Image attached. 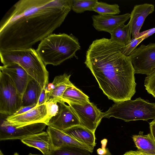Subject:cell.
<instances>
[{
  "label": "cell",
  "instance_id": "cell-1",
  "mask_svg": "<svg viewBox=\"0 0 155 155\" xmlns=\"http://www.w3.org/2000/svg\"><path fill=\"white\" fill-rule=\"evenodd\" d=\"M72 0H20L1 21L0 51L32 48L52 34L71 10Z\"/></svg>",
  "mask_w": 155,
  "mask_h": 155
},
{
  "label": "cell",
  "instance_id": "cell-2",
  "mask_svg": "<svg viewBox=\"0 0 155 155\" xmlns=\"http://www.w3.org/2000/svg\"><path fill=\"white\" fill-rule=\"evenodd\" d=\"M122 46L110 39L94 41L87 51L84 64L100 88L115 103L131 100L136 93L134 71Z\"/></svg>",
  "mask_w": 155,
  "mask_h": 155
},
{
  "label": "cell",
  "instance_id": "cell-3",
  "mask_svg": "<svg viewBox=\"0 0 155 155\" xmlns=\"http://www.w3.org/2000/svg\"><path fill=\"white\" fill-rule=\"evenodd\" d=\"M80 48L78 39L72 35L52 34L40 41L36 51L46 66H57L76 57V53Z\"/></svg>",
  "mask_w": 155,
  "mask_h": 155
},
{
  "label": "cell",
  "instance_id": "cell-4",
  "mask_svg": "<svg viewBox=\"0 0 155 155\" xmlns=\"http://www.w3.org/2000/svg\"><path fill=\"white\" fill-rule=\"evenodd\" d=\"M0 57L3 65L16 63L21 66L42 89L48 84V72L46 65L34 48L0 51Z\"/></svg>",
  "mask_w": 155,
  "mask_h": 155
},
{
  "label": "cell",
  "instance_id": "cell-5",
  "mask_svg": "<svg viewBox=\"0 0 155 155\" xmlns=\"http://www.w3.org/2000/svg\"><path fill=\"white\" fill-rule=\"evenodd\" d=\"M104 117H111L126 122L132 120L147 121L155 119V103H150L140 97L134 100H127L115 102L106 111Z\"/></svg>",
  "mask_w": 155,
  "mask_h": 155
},
{
  "label": "cell",
  "instance_id": "cell-6",
  "mask_svg": "<svg viewBox=\"0 0 155 155\" xmlns=\"http://www.w3.org/2000/svg\"><path fill=\"white\" fill-rule=\"evenodd\" d=\"M22 106V96L9 76L0 71V113L13 115Z\"/></svg>",
  "mask_w": 155,
  "mask_h": 155
},
{
  "label": "cell",
  "instance_id": "cell-7",
  "mask_svg": "<svg viewBox=\"0 0 155 155\" xmlns=\"http://www.w3.org/2000/svg\"><path fill=\"white\" fill-rule=\"evenodd\" d=\"M128 57L135 74H150L155 70V43L141 45Z\"/></svg>",
  "mask_w": 155,
  "mask_h": 155
},
{
  "label": "cell",
  "instance_id": "cell-8",
  "mask_svg": "<svg viewBox=\"0 0 155 155\" xmlns=\"http://www.w3.org/2000/svg\"><path fill=\"white\" fill-rule=\"evenodd\" d=\"M47 126L43 123L33 124L19 127L12 125L5 118L1 119L0 140L20 139L43 131Z\"/></svg>",
  "mask_w": 155,
  "mask_h": 155
},
{
  "label": "cell",
  "instance_id": "cell-9",
  "mask_svg": "<svg viewBox=\"0 0 155 155\" xmlns=\"http://www.w3.org/2000/svg\"><path fill=\"white\" fill-rule=\"evenodd\" d=\"M68 104L78 117L80 125L95 133L104 117L103 112L91 102L84 105L71 103Z\"/></svg>",
  "mask_w": 155,
  "mask_h": 155
},
{
  "label": "cell",
  "instance_id": "cell-10",
  "mask_svg": "<svg viewBox=\"0 0 155 155\" xmlns=\"http://www.w3.org/2000/svg\"><path fill=\"white\" fill-rule=\"evenodd\" d=\"M47 111L44 104L21 114L7 116L6 120L12 125L19 127L29 124L43 123L46 121ZM48 126V125H47Z\"/></svg>",
  "mask_w": 155,
  "mask_h": 155
},
{
  "label": "cell",
  "instance_id": "cell-11",
  "mask_svg": "<svg viewBox=\"0 0 155 155\" xmlns=\"http://www.w3.org/2000/svg\"><path fill=\"white\" fill-rule=\"evenodd\" d=\"M58 104L59 106L58 113L51 119L48 126L62 131L80 125L78 117L70 106L66 105L63 102Z\"/></svg>",
  "mask_w": 155,
  "mask_h": 155
},
{
  "label": "cell",
  "instance_id": "cell-12",
  "mask_svg": "<svg viewBox=\"0 0 155 155\" xmlns=\"http://www.w3.org/2000/svg\"><path fill=\"white\" fill-rule=\"evenodd\" d=\"M0 71L7 75L22 97L31 77L19 65L11 63L0 67Z\"/></svg>",
  "mask_w": 155,
  "mask_h": 155
},
{
  "label": "cell",
  "instance_id": "cell-13",
  "mask_svg": "<svg viewBox=\"0 0 155 155\" xmlns=\"http://www.w3.org/2000/svg\"><path fill=\"white\" fill-rule=\"evenodd\" d=\"M92 25L98 31H104L110 33L117 27L124 25L130 18V14L120 15H93Z\"/></svg>",
  "mask_w": 155,
  "mask_h": 155
},
{
  "label": "cell",
  "instance_id": "cell-14",
  "mask_svg": "<svg viewBox=\"0 0 155 155\" xmlns=\"http://www.w3.org/2000/svg\"><path fill=\"white\" fill-rule=\"evenodd\" d=\"M47 131L50 136L54 150L69 146L84 149L91 153L93 151L94 148L78 141L62 130L48 126Z\"/></svg>",
  "mask_w": 155,
  "mask_h": 155
},
{
  "label": "cell",
  "instance_id": "cell-15",
  "mask_svg": "<svg viewBox=\"0 0 155 155\" xmlns=\"http://www.w3.org/2000/svg\"><path fill=\"white\" fill-rule=\"evenodd\" d=\"M154 5L144 3L135 5L130 14L128 23L130 28L132 38H137L146 18L154 11Z\"/></svg>",
  "mask_w": 155,
  "mask_h": 155
},
{
  "label": "cell",
  "instance_id": "cell-16",
  "mask_svg": "<svg viewBox=\"0 0 155 155\" xmlns=\"http://www.w3.org/2000/svg\"><path fill=\"white\" fill-rule=\"evenodd\" d=\"M70 76L66 74L57 76L52 83H48L45 90L46 93L48 94L46 95L47 101L53 100L58 103L63 102L62 97L64 91L74 85L70 80Z\"/></svg>",
  "mask_w": 155,
  "mask_h": 155
},
{
  "label": "cell",
  "instance_id": "cell-17",
  "mask_svg": "<svg viewBox=\"0 0 155 155\" xmlns=\"http://www.w3.org/2000/svg\"><path fill=\"white\" fill-rule=\"evenodd\" d=\"M21 140L27 145L37 149L43 155L50 154L54 150L50 136L47 131L33 134Z\"/></svg>",
  "mask_w": 155,
  "mask_h": 155
},
{
  "label": "cell",
  "instance_id": "cell-18",
  "mask_svg": "<svg viewBox=\"0 0 155 155\" xmlns=\"http://www.w3.org/2000/svg\"><path fill=\"white\" fill-rule=\"evenodd\" d=\"M62 131L78 141L93 148L96 146L95 133L81 125L75 126Z\"/></svg>",
  "mask_w": 155,
  "mask_h": 155
},
{
  "label": "cell",
  "instance_id": "cell-19",
  "mask_svg": "<svg viewBox=\"0 0 155 155\" xmlns=\"http://www.w3.org/2000/svg\"><path fill=\"white\" fill-rule=\"evenodd\" d=\"M42 89L39 84L31 77L22 97V106L37 104Z\"/></svg>",
  "mask_w": 155,
  "mask_h": 155
},
{
  "label": "cell",
  "instance_id": "cell-20",
  "mask_svg": "<svg viewBox=\"0 0 155 155\" xmlns=\"http://www.w3.org/2000/svg\"><path fill=\"white\" fill-rule=\"evenodd\" d=\"M132 138L138 150L142 153L155 155V141L150 134L144 135L143 132L134 135Z\"/></svg>",
  "mask_w": 155,
  "mask_h": 155
},
{
  "label": "cell",
  "instance_id": "cell-21",
  "mask_svg": "<svg viewBox=\"0 0 155 155\" xmlns=\"http://www.w3.org/2000/svg\"><path fill=\"white\" fill-rule=\"evenodd\" d=\"M89 97L73 85L68 88L64 91L62 100L64 102L84 105L90 101Z\"/></svg>",
  "mask_w": 155,
  "mask_h": 155
},
{
  "label": "cell",
  "instance_id": "cell-22",
  "mask_svg": "<svg viewBox=\"0 0 155 155\" xmlns=\"http://www.w3.org/2000/svg\"><path fill=\"white\" fill-rule=\"evenodd\" d=\"M110 34L111 40L122 47L128 44L131 39L130 28L128 23L117 27Z\"/></svg>",
  "mask_w": 155,
  "mask_h": 155
},
{
  "label": "cell",
  "instance_id": "cell-23",
  "mask_svg": "<svg viewBox=\"0 0 155 155\" xmlns=\"http://www.w3.org/2000/svg\"><path fill=\"white\" fill-rule=\"evenodd\" d=\"M93 11L101 15H110L118 14L120 12L119 6L117 4L110 5L97 2L93 8Z\"/></svg>",
  "mask_w": 155,
  "mask_h": 155
},
{
  "label": "cell",
  "instance_id": "cell-24",
  "mask_svg": "<svg viewBox=\"0 0 155 155\" xmlns=\"http://www.w3.org/2000/svg\"><path fill=\"white\" fill-rule=\"evenodd\" d=\"M97 0H72L71 10L77 13L87 11H93Z\"/></svg>",
  "mask_w": 155,
  "mask_h": 155
},
{
  "label": "cell",
  "instance_id": "cell-25",
  "mask_svg": "<svg viewBox=\"0 0 155 155\" xmlns=\"http://www.w3.org/2000/svg\"><path fill=\"white\" fill-rule=\"evenodd\" d=\"M88 151L72 147H64L54 150L47 155H91Z\"/></svg>",
  "mask_w": 155,
  "mask_h": 155
},
{
  "label": "cell",
  "instance_id": "cell-26",
  "mask_svg": "<svg viewBox=\"0 0 155 155\" xmlns=\"http://www.w3.org/2000/svg\"><path fill=\"white\" fill-rule=\"evenodd\" d=\"M144 39V37L140 32L137 38H132L128 44L121 48V52L125 56L128 57L135 50L137 46Z\"/></svg>",
  "mask_w": 155,
  "mask_h": 155
},
{
  "label": "cell",
  "instance_id": "cell-27",
  "mask_svg": "<svg viewBox=\"0 0 155 155\" xmlns=\"http://www.w3.org/2000/svg\"><path fill=\"white\" fill-rule=\"evenodd\" d=\"M45 104L47 111L46 121L48 126L51 119L58 113L59 106L58 102L53 100L48 101Z\"/></svg>",
  "mask_w": 155,
  "mask_h": 155
},
{
  "label": "cell",
  "instance_id": "cell-28",
  "mask_svg": "<svg viewBox=\"0 0 155 155\" xmlns=\"http://www.w3.org/2000/svg\"><path fill=\"white\" fill-rule=\"evenodd\" d=\"M144 85L148 93L155 97V70L145 78Z\"/></svg>",
  "mask_w": 155,
  "mask_h": 155
},
{
  "label": "cell",
  "instance_id": "cell-29",
  "mask_svg": "<svg viewBox=\"0 0 155 155\" xmlns=\"http://www.w3.org/2000/svg\"><path fill=\"white\" fill-rule=\"evenodd\" d=\"M46 87L42 89L38 103L36 106H38L45 104L46 102V97L45 92Z\"/></svg>",
  "mask_w": 155,
  "mask_h": 155
},
{
  "label": "cell",
  "instance_id": "cell-30",
  "mask_svg": "<svg viewBox=\"0 0 155 155\" xmlns=\"http://www.w3.org/2000/svg\"><path fill=\"white\" fill-rule=\"evenodd\" d=\"M37 104H34L31 105L22 106L19 109L14 115H17L25 113L35 107Z\"/></svg>",
  "mask_w": 155,
  "mask_h": 155
},
{
  "label": "cell",
  "instance_id": "cell-31",
  "mask_svg": "<svg viewBox=\"0 0 155 155\" xmlns=\"http://www.w3.org/2000/svg\"><path fill=\"white\" fill-rule=\"evenodd\" d=\"M155 33V28L143 31L141 33L144 37L145 39L149 37Z\"/></svg>",
  "mask_w": 155,
  "mask_h": 155
},
{
  "label": "cell",
  "instance_id": "cell-32",
  "mask_svg": "<svg viewBox=\"0 0 155 155\" xmlns=\"http://www.w3.org/2000/svg\"><path fill=\"white\" fill-rule=\"evenodd\" d=\"M150 134L155 141V119L149 123Z\"/></svg>",
  "mask_w": 155,
  "mask_h": 155
},
{
  "label": "cell",
  "instance_id": "cell-33",
  "mask_svg": "<svg viewBox=\"0 0 155 155\" xmlns=\"http://www.w3.org/2000/svg\"><path fill=\"white\" fill-rule=\"evenodd\" d=\"M122 155H142V153L138 150H130L126 152Z\"/></svg>",
  "mask_w": 155,
  "mask_h": 155
},
{
  "label": "cell",
  "instance_id": "cell-34",
  "mask_svg": "<svg viewBox=\"0 0 155 155\" xmlns=\"http://www.w3.org/2000/svg\"><path fill=\"white\" fill-rule=\"evenodd\" d=\"M107 152V148L105 149L99 148L97 150V153L99 155H103Z\"/></svg>",
  "mask_w": 155,
  "mask_h": 155
},
{
  "label": "cell",
  "instance_id": "cell-35",
  "mask_svg": "<svg viewBox=\"0 0 155 155\" xmlns=\"http://www.w3.org/2000/svg\"><path fill=\"white\" fill-rule=\"evenodd\" d=\"M107 140L106 139H104L102 140L101 141V148L105 149H106V146L107 144Z\"/></svg>",
  "mask_w": 155,
  "mask_h": 155
},
{
  "label": "cell",
  "instance_id": "cell-36",
  "mask_svg": "<svg viewBox=\"0 0 155 155\" xmlns=\"http://www.w3.org/2000/svg\"><path fill=\"white\" fill-rule=\"evenodd\" d=\"M103 155H111L108 148H107V152L105 154Z\"/></svg>",
  "mask_w": 155,
  "mask_h": 155
},
{
  "label": "cell",
  "instance_id": "cell-37",
  "mask_svg": "<svg viewBox=\"0 0 155 155\" xmlns=\"http://www.w3.org/2000/svg\"><path fill=\"white\" fill-rule=\"evenodd\" d=\"M28 155H42L40 154H32L31 153H30Z\"/></svg>",
  "mask_w": 155,
  "mask_h": 155
},
{
  "label": "cell",
  "instance_id": "cell-38",
  "mask_svg": "<svg viewBox=\"0 0 155 155\" xmlns=\"http://www.w3.org/2000/svg\"><path fill=\"white\" fill-rule=\"evenodd\" d=\"M0 155H4L1 150H0Z\"/></svg>",
  "mask_w": 155,
  "mask_h": 155
},
{
  "label": "cell",
  "instance_id": "cell-39",
  "mask_svg": "<svg viewBox=\"0 0 155 155\" xmlns=\"http://www.w3.org/2000/svg\"><path fill=\"white\" fill-rule=\"evenodd\" d=\"M13 155H19L18 153H15Z\"/></svg>",
  "mask_w": 155,
  "mask_h": 155
},
{
  "label": "cell",
  "instance_id": "cell-40",
  "mask_svg": "<svg viewBox=\"0 0 155 155\" xmlns=\"http://www.w3.org/2000/svg\"><path fill=\"white\" fill-rule=\"evenodd\" d=\"M142 154L143 155H147V154H143V153H142Z\"/></svg>",
  "mask_w": 155,
  "mask_h": 155
},
{
  "label": "cell",
  "instance_id": "cell-41",
  "mask_svg": "<svg viewBox=\"0 0 155 155\" xmlns=\"http://www.w3.org/2000/svg\"><path fill=\"white\" fill-rule=\"evenodd\" d=\"M142 155H143L142 154Z\"/></svg>",
  "mask_w": 155,
  "mask_h": 155
}]
</instances>
